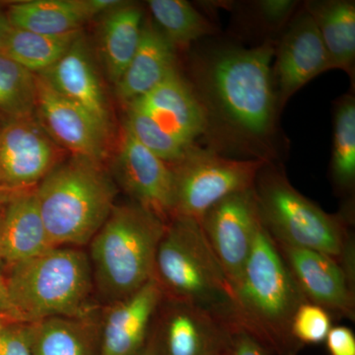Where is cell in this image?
<instances>
[{
    "label": "cell",
    "mask_w": 355,
    "mask_h": 355,
    "mask_svg": "<svg viewBox=\"0 0 355 355\" xmlns=\"http://www.w3.org/2000/svg\"><path fill=\"white\" fill-rule=\"evenodd\" d=\"M0 355H32L28 324L0 319Z\"/></svg>",
    "instance_id": "31"
},
{
    "label": "cell",
    "mask_w": 355,
    "mask_h": 355,
    "mask_svg": "<svg viewBox=\"0 0 355 355\" xmlns=\"http://www.w3.org/2000/svg\"><path fill=\"white\" fill-rule=\"evenodd\" d=\"M163 292L150 279L139 291L101 312L100 355H142Z\"/></svg>",
    "instance_id": "17"
},
{
    "label": "cell",
    "mask_w": 355,
    "mask_h": 355,
    "mask_svg": "<svg viewBox=\"0 0 355 355\" xmlns=\"http://www.w3.org/2000/svg\"><path fill=\"white\" fill-rule=\"evenodd\" d=\"M36 74L0 53V112L9 119L35 116Z\"/></svg>",
    "instance_id": "28"
},
{
    "label": "cell",
    "mask_w": 355,
    "mask_h": 355,
    "mask_svg": "<svg viewBox=\"0 0 355 355\" xmlns=\"http://www.w3.org/2000/svg\"><path fill=\"white\" fill-rule=\"evenodd\" d=\"M232 289L238 328L247 331L268 355L300 354L304 347L292 335V321L298 308L309 302L263 224Z\"/></svg>",
    "instance_id": "2"
},
{
    "label": "cell",
    "mask_w": 355,
    "mask_h": 355,
    "mask_svg": "<svg viewBox=\"0 0 355 355\" xmlns=\"http://www.w3.org/2000/svg\"><path fill=\"white\" fill-rule=\"evenodd\" d=\"M8 24V23H7ZM81 31L49 36L7 25L2 53L34 74H42L60 60Z\"/></svg>",
    "instance_id": "26"
},
{
    "label": "cell",
    "mask_w": 355,
    "mask_h": 355,
    "mask_svg": "<svg viewBox=\"0 0 355 355\" xmlns=\"http://www.w3.org/2000/svg\"><path fill=\"white\" fill-rule=\"evenodd\" d=\"M35 193L51 245L80 248L108 218L116 189L101 163L72 157L53 168Z\"/></svg>",
    "instance_id": "7"
},
{
    "label": "cell",
    "mask_w": 355,
    "mask_h": 355,
    "mask_svg": "<svg viewBox=\"0 0 355 355\" xmlns=\"http://www.w3.org/2000/svg\"><path fill=\"white\" fill-rule=\"evenodd\" d=\"M330 176L336 193L352 200L355 190V97L349 92L334 106Z\"/></svg>",
    "instance_id": "25"
},
{
    "label": "cell",
    "mask_w": 355,
    "mask_h": 355,
    "mask_svg": "<svg viewBox=\"0 0 355 355\" xmlns=\"http://www.w3.org/2000/svg\"><path fill=\"white\" fill-rule=\"evenodd\" d=\"M64 153L36 114L9 119L0 128V182L12 190L34 188L62 163Z\"/></svg>",
    "instance_id": "11"
},
{
    "label": "cell",
    "mask_w": 355,
    "mask_h": 355,
    "mask_svg": "<svg viewBox=\"0 0 355 355\" xmlns=\"http://www.w3.org/2000/svg\"><path fill=\"white\" fill-rule=\"evenodd\" d=\"M275 41L219 44L191 60V87L205 112L209 148L275 162L280 113L272 76Z\"/></svg>",
    "instance_id": "1"
},
{
    "label": "cell",
    "mask_w": 355,
    "mask_h": 355,
    "mask_svg": "<svg viewBox=\"0 0 355 355\" xmlns=\"http://www.w3.org/2000/svg\"><path fill=\"white\" fill-rule=\"evenodd\" d=\"M147 6L151 20L176 51L216 34V26L186 0H149Z\"/></svg>",
    "instance_id": "27"
},
{
    "label": "cell",
    "mask_w": 355,
    "mask_h": 355,
    "mask_svg": "<svg viewBox=\"0 0 355 355\" xmlns=\"http://www.w3.org/2000/svg\"><path fill=\"white\" fill-rule=\"evenodd\" d=\"M177 69L174 46L153 20L144 21L139 48L116 84V94L127 105L153 90Z\"/></svg>",
    "instance_id": "20"
},
{
    "label": "cell",
    "mask_w": 355,
    "mask_h": 355,
    "mask_svg": "<svg viewBox=\"0 0 355 355\" xmlns=\"http://www.w3.org/2000/svg\"><path fill=\"white\" fill-rule=\"evenodd\" d=\"M101 312L28 324L32 355H100Z\"/></svg>",
    "instance_id": "21"
},
{
    "label": "cell",
    "mask_w": 355,
    "mask_h": 355,
    "mask_svg": "<svg viewBox=\"0 0 355 355\" xmlns=\"http://www.w3.org/2000/svg\"><path fill=\"white\" fill-rule=\"evenodd\" d=\"M36 116L51 139L73 157L101 163L108 149L109 132L76 104L60 95L36 74Z\"/></svg>",
    "instance_id": "14"
},
{
    "label": "cell",
    "mask_w": 355,
    "mask_h": 355,
    "mask_svg": "<svg viewBox=\"0 0 355 355\" xmlns=\"http://www.w3.org/2000/svg\"><path fill=\"white\" fill-rule=\"evenodd\" d=\"M7 23L2 24L0 23V53H2V49H3L4 38H6V32L7 28Z\"/></svg>",
    "instance_id": "37"
},
{
    "label": "cell",
    "mask_w": 355,
    "mask_h": 355,
    "mask_svg": "<svg viewBox=\"0 0 355 355\" xmlns=\"http://www.w3.org/2000/svg\"><path fill=\"white\" fill-rule=\"evenodd\" d=\"M91 19L87 0H31L12 4L7 12L11 27L49 36L81 31Z\"/></svg>",
    "instance_id": "24"
},
{
    "label": "cell",
    "mask_w": 355,
    "mask_h": 355,
    "mask_svg": "<svg viewBox=\"0 0 355 355\" xmlns=\"http://www.w3.org/2000/svg\"><path fill=\"white\" fill-rule=\"evenodd\" d=\"M261 224L273 241L327 254L355 277L352 211L331 214L296 190L275 162L261 167L254 186Z\"/></svg>",
    "instance_id": "3"
},
{
    "label": "cell",
    "mask_w": 355,
    "mask_h": 355,
    "mask_svg": "<svg viewBox=\"0 0 355 355\" xmlns=\"http://www.w3.org/2000/svg\"><path fill=\"white\" fill-rule=\"evenodd\" d=\"M144 21L141 7L128 1L101 16L98 46L103 64L114 85L139 48Z\"/></svg>",
    "instance_id": "23"
},
{
    "label": "cell",
    "mask_w": 355,
    "mask_h": 355,
    "mask_svg": "<svg viewBox=\"0 0 355 355\" xmlns=\"http://www.w3.org/2000/svg\"><path fill=\"white\" fill-rule=\"evenodd\" d=\"M116 174L135 203L168 223L174 216V174L171 165L149 151L123 128Z\"/></svg>",
    "instance_id": "15"
},
{
    "label": "cell",
    "mask_w": 355,
    "mask_h": 355,
    "mask_svg": "<svg viewBox=\"0 0 355 355\" xmlns=\"http://www.w3.org/2000/svg\"><path fill=\"white\" fill-rule=\"evenodd\" d=\"M53 248L41 214L34 188L16 190L7 200L0 223V259L12 266L46 253Z\"/></svg>",
    "instance_id": "19"
},
{
    "label": "cell",
    "mask_w": 355,
    "mask_h": 355,
    "mask_svg": "<svg viewBox=\"0 0 355 355\" xmlns=\"http://www.w3.org/2000/svg\"><path fill=\"white\" fill-rule=\"evenodd\" d=\"M127 107V118L123 128L141 146L169 165L176 164L184 157V153L191 146H184L144 112Z\"/></svg>",
    "instance_id": "29"
},
{
    "label": "cell",
    "mask_w": 355,
    "mask_h": 355,
    "mask_svg": "<svg viewBox=\"0 0 355 355\" xmlns=\"http://www.w3.org/2000/svg\"><path fill=\"white\" fill-rule=\"evenodd\" d=\"M273 60V83L279 111L306 84L331 70L319 30L304 7L294 14L275 41Z\"/></svg>",
    "instance_id": "12"
},
{
    "label": "cell",
    "mask_w": 355,
    "mask_h": 355,
    "mask_svg": "<svg viewBox=\"0 0 355 355\" xmlns=\"http://www.w3.org/2000/svg\"><path fill=\"white\" fill-rule=\"evenodd\" d=\"M234 329L209 311L164 296L142 355H224Z\"/></svg>",
    "instance_id": "9"
},
{
    "label": "cell",
    "mask_w": 355,
    "mask_h": 355,
    "mask_svg": "<svg viewBox=\"0 0 355 355\" xmlns=\"http://www.w3.org/2000/svg\"><path fill=\"white\" fill-rule=\"evenodd\" d=\"M266 163L260 159L230 157L207 146L190 147L179 162L171 165L174 216L200 221L223 198L253 189Z\"/></svg>",
    "instance_id": "8"
},
{
    "label": "cell",
    "mask_w": 355,
    "mask_h": 355,
    "mask_svg": "<svg viewBox=\"0 0 355 355\" xmlns=\"http://www.w3.org/2000/svg\"><path fill=\"white\" fill-rule=\"evenodd\" d=\"M0 317L13 320L9 309L8 301H7L6 282L4 284H0Z\"/></svg>",
    "instance_id": "35"
},
{
    "label": "cell",
    "mask_w": 355,
    "mask_h": 355,
    "mask_svg": "<svg viewBox=\"0 0 355 355\" xmlns=\"http://www.w3.org/2000/svg\"><path fill=\"white\" fill-rule=\"evenodd\" d=\"M224 355H268L266 350L241 328H235Z\"/></svg>",
    "instance_id": "34"
},
{
    "label": "cell",
    "mask_w": 355,
    "mask_h": 355,
    "mask_svg": "<svg viewBox=\"0 0 355 355\" xmlns=\"http://www.w3.org/2000/svg\"><path fill=\"white\" fill-rule=\"evenodd\" d=\"M0 319H6V318L0 317Z\"/></svg>",
    "instance_id": "40"
},
{
    "label": "cell",
    "mask_w": 355,
    "mask_h": 355,
    "mask_svg": "<svg viewBox=\"0 0 355 355\" xmlns=\"http://www.w3.org/2000/svg\"><path fill=\"white\" fill-rule=\"evenodd\" d=\"M127 106L144 112L184 146H195L197 140L205 137L207 133L205 110L179 69Z\"/></svg>",
    "instance_id": "16"
},
{
    "label": "cell",
    "mask_w": 355,
    "mask_h": 355,
    "mask_svg": "<svg viewBox=\"0 0 355 355\" xmlns=\"http://www.w3.org/2000/svg\"><path fill=\"white\" fill-rule=\"evenodd\" d=\"M275 243L308 302L324 308L331 316L354 321V275L327 254Z\"/></svg>",
    "instance_id": "13"
},
{
    "label": "cell",
    "mask_w": 355,
    "mask_h": 355,
    "mask_svg": "<svg viewBox=\"0 0 355 355\" xmlns=\"http://www.w3.org/2000/svg\"><path fill=\"white\" fill-rule=\"evenodd\" d=\"M324 342L330 355H355V336L347 327H331Z\"/></svg>",
    "instance_id": "33"
},
{
    "label": "cell",
    "mask_w": 355,
    "mask_h": 355,
    "mask_svg": "<svg viewBox=\"0 0 355 355\" xmlns=\"http://www.w3.org/2000/svg\"><path fill=\"white\" fill-rule=\"evenodd\" d=\"M13 191L12 189L8 188V187H6V184H2L1 182H0V193L1 191Z\"/></svg>",
    "instance_id": "38"
},
{
    "label": "cell",
    "mask_w": 355,
    "mask_h": 355,
    "mask_svg": "<svg viewBox=\"0 0 355 355\" xmlns=\"http://www.w3.org/2000/svg\"><path fill=\"white\" fill-rule=\"evenodd\" d=\"M166 224L137 203L114 205L89 243L95 292L106 305L128 297L153 279Z\"/></svg>",
    "instance_id": "5"
},
{
    "label": "cell",
    "mask_w": 355,
    "mask_h": 355,
    "mask_svg": "<svg viewBox=\"0 0 355 355\" xmlns=\"http://www.w3.org/2000/svg\"><path fill=\"white\" fill-rule=\"evenodd\" d=\"M9 268L4 282L14 321L29 324L98 309L90 260L80 248L53 247Z\"/></svg>",
    "instance_id": "4"
},
{
    "label": "cell",
    "mask_w": 355,
    "mask_h": 355,
    "mask_svg": "<svg viewBox=\"0 0 355 355\" xmlns=\"http://www.w3.org/2000/svg\"><path fill=\"white\" fill-rule=\"evenodd\" d=\"M14 191L16 190L1 191V193H0V223H1L2 216H3L4 209H6L7 200L10 198L11 193H12Z\"/></svg>",
    "instance_id": "36"
},
{
    "label": "cell",
    "mask_w": 355,
    "mask_h": 355,
    "mask_svg": "<svg viewBox=\"0 0 355 355\" xmlns=\"http://www.w3.org/2000/svg\"><path fill=\"white\" fill-rule=\"evenodd\" d=\"M297 1L292 0H261L254 3V10L261 22L272 29L284 30L296 13Z\"/></svg>",
    "instance_id": "32"
},
{
    "label": "cell",
    "mask_w": 355,
    "mask_h": 355,
    "mask_svg": "<svg viewBox=\"0 0 355 355\" xmlns=\"http://www.w3.org/2000/svg\"><path fill=\"white\" fill-rule=\"evenodd\" d=\"M200 223L232 284L244 270L261 226L254 188L223 198L202 217Z\"/></svg>",
    "instance_id": "10"
},
{
    "label": "cell",
    "mask_w": 355,
    "mask_h": 355,
    "mask_svg": "<svg viewBox=\"0 0 355 355\" xmlns=\"http://www.w3.org/2000/svg\"><path fill=\"white\" fill-rule=\"evenodd\" d=\"M153 279L165 297L198 306L238 328L232 284L200 221L174 216L166 224Z\"/></svg>",
    "instance_id": "6"
},
{
    "label": "cell",
    "mask_w": 355,
    "mask_h": 355,
    "mask_svg": "<svg viewBox=\"0 0 355 355\" xmlns=\"http://www.w3.org/2000/svg\"><path fill=\"white\" fill-rule=\"evenodd\" d=\"M302 6L319 30L331 69L343 70L354 83L355 2L308 0Z\"/></svg>",
    "instance_id": "22"
},
{
    "label": "cell",
    "mask_w": 355,
    "mask_h": 355,
    "mask_svg": "<svg viewBox=\"0 0 355 355\" xmlns=\"http://www.w3.org/2000/svg\"><path fill=\"white\" fill-rule=\"evenodd\" d=\"M2 261L1 259H0V284H4V277L3 275L1 273V265H2Z\"/></svg>",
    "instance_id": "39"
},
{
    "label": "cell",
    "mask_w": 355,
    "mask_h": 355,
    "mask_svg": "<svg viewBox=\"0 0 355 355\" xmlns=\"http://www.w3.org/2000/svg\"><path fill=\"white\" fill-rule=\"evenodd\" d=\"M331 329V315L320 306L304 303L292 321V335L301 345L324 343Z\"/></svg>",
    "instance_id": "30"
},
{
    "label": "cell",
    "mask_w": 355,
    "mask_h": 355,
    "mask_svg": "<svg viewBox=\"0 0 355 355\" xmlns=\"http://www.w3.org/2000/svg\"><path fill=\"white\" fill-rule=\"evenodd\" d=\"M40 76L110 132L108 103L83 34L57 64Z\"/></svg>",
    "instance_id": "18"
}]
</instances>
